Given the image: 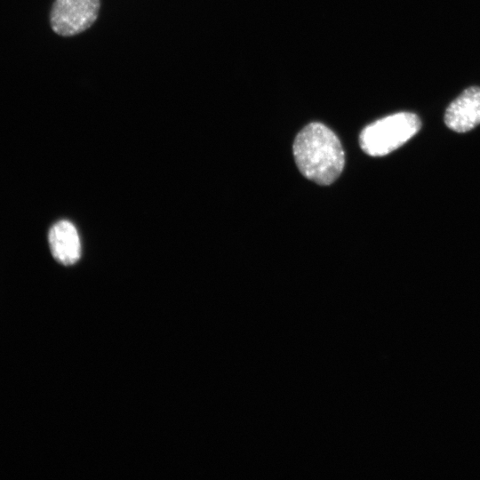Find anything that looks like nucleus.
Wrapping results in <instances>:
<instances>
[{"mask_svg":"<svg viewBox=\"0 0 480 480\" xmlns=\"http://www.w3.org/2000/svg\"><path fill=\"white\" fill-rule=\"evenodd\" d=\"M293 156L300 172L319 185H330L341 173L345 157L335 133L320 123H311L296 136Z\"/></svg>","mask_w":480,"mask_h":480,"instance_id":"1","label":"nucleus"},{"mask_svg":"<svg viewBox=\"0 0 480 480\" xmlns=\"http://www.w3.org/2000/svg\"><path fill=\"white\" fill-rule=\"evenodd\" d=\"M417 115L398 112L367 125L359 136L361 148L372 156H382L401 147L420 129Z\"/></svg>","mask_w":480,"mask_h":480,"instance_id":"2","label":"nucleus"},{"mask_svg":"<svg viewBox=\"0 0 480 480\" xmlns=\"http://www.w3.org/2000/svg\"><path fill=\"white\" fill-rule=\"evenodd\" d=\"M100 7V0H55L50 15L51 27L62 36L77 35L94 23Z\"/></svg>","mask_w":480,"mask_h":480,"instance_id":"3","label":"nucleus"},{"mask_svg":"<svg viewBox=\"0 0 480 480\" xmlns=\"http://www.w3.org/2000/svg\"><path fill=\"white\" fill-rule=\"evenodd\" d=\"M444 123L451 130L466 132L480 124V87L466 89L446 108Z\"/></svg>","mask_w":480,"mask_h":480,"instance_id":"4","label":"nucleus"},{"mask_svg":"<svg viewBox=\"0 0 480 480\" xmlns=\"http://www.w3.org/2000/svg\"><path fill=\"white\" fill-rule=\"evenodd\" d=\"M48 241L52 256L63 265L76 263L81 255V242L76 227L67 220L54 223Z\"/></svg>","mask_w":480,"mask_h":480,"instance_id":"5","label":"nucleus"}]
</instances>
